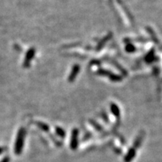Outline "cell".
<instances>
[{
	"label": "cell",
	"mask_w": 162,
	"mask_h": 162,
	"mask_svg": "<svg viewBox=\"0 0 162 162\" xmlns=\"http://www.w3.org/2000/svg\"><path fill=\"white\" fill-rule=\"evenodd\" d=\"M26 131L25 128L21 127L17 131V135L16 140H15L14 144V153L17 155L21 154L23 152V146L25 143V137H26Z\"/></svg>",
	"instance_id": "obj_1"
},
{
	"label": "cell",
	"mask_w": 162,
	"mask_h": 162,
	"mask_svg": "<svg viewBox=\"0 0 162 162\" xmlns=\"http://www.w3.org/2000/svg\"><path fill=\"white\" fill-rule=\"evenodd\" d=\"M36 50L35 49V47H31L28 50V51L26 52V56H25L24 61L23 62V67L24 68H29L31 65L32 60L33 59L35 56V54Z\"/></svg>",
	"instance_id": "obj_2"
},
{
	"label": "cell",
	"mask_w": 162,
	"mask_h": 162,
	"mask_svg": "<svg viewBox=\"0 0 162 162\" xmlns=\"http://www.w3.org/2000/svg\"><path fill=\"white\" fill-rule=\"evenodd\" d=\"M79 72H80V65H74L73 68H72V72H71L69 77H68V81H69V82H73V81L76 79V77L77 76V74H79Z\"/></svg>",
	"instance_id": "obj_3"
},
{
	"label": "cell",
	"mask_w": 162,
	"mask_h": 162,
	"mask_svg": "<svg viewBox=\"0 0 162 162\" xmlns=\"http://www.w3.org/2000/svg\"><path fill=\"white\" fill-rule=\"evenodd\" d=\"M77 135H78V130L74 128L72 131V141H71V147L72 149H75L77 145Z\"/></svg>",
	"instance_id": "obj_4"
},
{
	"label": "cell",
	"mask_w": 162,
	"mask_h": 162,
	"mask_svg": "<svg viewBox=\"0 0 162 162\" xmlns=\"http://www.w3.org/2000/svg\"><path fill=\"white\" fill-rule=\"evenodd\" d=\"M35 125H37L40 129L45 131V132H48V131H50V127H49V125H47V124L44 123V122H35Z\"/></svg>",
	"instance_id": "obj_5"
},
{
	"label": "cell",
	"mask_w": 162,
	"mask_h": 162,
	"mask_svg": "<svg viewBox=\"0 0 162 162\" xmlns=\"http://www.w3.org/2000/svg\"><path fill=\"white\" fill-rule=\"evenodd\" d=\"M110 109H111V112L113 113V114H114L115 116L118 117V118L120 116V111L118 106L116 105L115 104H112L111 106H110Z\"/></svg>",
	"instance_id": "obj_6"
},
{
	"label": "cell",
	"mask_w": 162,
	"mask_h": 162,
	"mask_svg": "<svg viewBox=\"0 0 162 162\" xmlns=\"http://www.w3.org/2000/svg\"><path fill=\"white\" fill-rule=\"evenodd\" d=\"M56 133L57 134V135L60 137H64L65 136V132L62 128H59V127H56Z\"/></svg>",
	"instance_id": "obj_7"
},
{
	"label": "cell",
	"mask_w": 162,
	"mask_h": 162,
	"mask_svg": "<svg viewBox=\"0 0 162 162\" xmlns=\"http://www.w3.org/2000/svg\"><path fill=\"white\" fill-rule=\"evenodd\" d=\"M135 50H136L135 47L134 45H132L131 44H127L126 47H125V50H126L127 52H128V53L135 52Z\"/></svg>",
	"instance_id": "obj_8"
},
{
	"label": "cell",
	"mask_w": 162,
	"mask_h": 162,
	"mask_svg": "<svg viewBox=\"0 0 162 162\" xmlns=\"http://www.w3.org/2000/svg\"><path fill=\"white\" fill-rule=\"evenodd\" d=\"M0 162H10V158L8 156H5L2 160L0 161Z\"/></svg>",
	"instance_id": "obj_9"
},
{
	"label": "cell",
	"mask_w": 162,
	"mask_h": 162,
	"mask_svg": "<svg viewBox=\"0 0 162 162\" xmlns=\"http://www.w3.org/2000/svg\"><path fill=\"white\" fill-rule=\"evenodd\" d=\"M6 149L7 147H5V146H0V155H2Z\"/></svg>",
	"instance_id": "obj_10"
}]
</instances>
